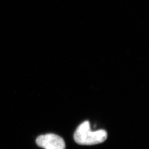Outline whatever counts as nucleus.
Segmentation results:
<instances>
[{
  "label": "nucleus",
  "mask_w": 149,
  "mask_h": 149,
  "mask_svg": "<svg viewBox=\"0 0 149 149\" xmlns=\"http://www.w3.org/2000/svg\"><path fill=\"white\" fill-rule=\"evenodd\" d=\"M108 135L106 130L91 131L88 121L82 123L74 132V140L77 144L81 145H93L100 144L106 140Z\"/></svg>",
  "instance_id": "f257e3e1"
},
{
  "label": "nucleus",
  "mask_w": 149,
  "mask_h": 149,
  "mask_svg": "<svg viewBox=\"0 0 149 149\" xmlns=\"http://www.w3.org/2000/svg\"><path fill=\"white\" fill-rule=\"evenodd\" d=\"M36 143L45 149H65L64 139L54 134H47L38 136Z\"/></svg>",
  "instance_id": "f03ea898"
}]
</instances>
